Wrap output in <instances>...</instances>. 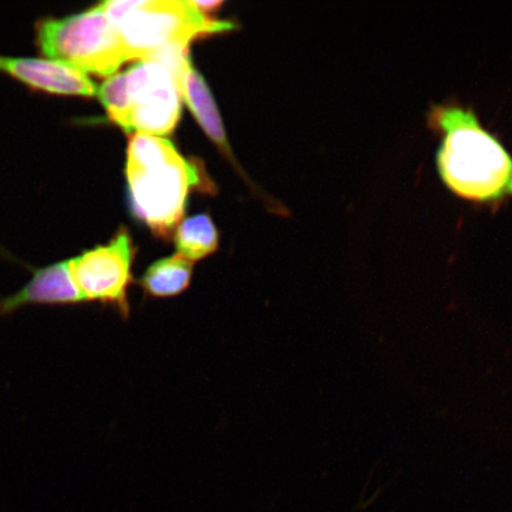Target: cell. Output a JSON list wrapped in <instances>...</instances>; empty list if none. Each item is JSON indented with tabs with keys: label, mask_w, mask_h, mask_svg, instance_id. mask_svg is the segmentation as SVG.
<instances>
[{
	"label": "cell",
	"mask_w": 512,
	"mask_h": 512,
	"mask_svg": "<svg viewBox=\"0 0 512 512\" xmlns=\"http://www.w3.org/2000/svg\"><path fill=\"white\" fill-rule=\"evenodd\" d=\"M201 174L169 140L144 133L131 137L126 176L132 210L158 238L174 232L190 189L203 183Z\"/></svg>",
	"instance_id": "2"
},
{
	"label": "cell",
	"mask_w": 512,
	"mask_h": 512,
	"mask_svg": "<svg viewBox=\"0 0 512 512\" xmlns=\"http://www.w3.org/2000/svg\"><path fill=\"white\" fill-rule=\"evenodd\" d=\"M83 304L69 272L68 260L32 270V277L18 292L0 298V319L28 306H76Z\"/></svg>",
	"instance_id": "9"
},
{
	"label": "cell",
	"mask_w": 512,
	"mask_h": 512,
	"mask_svg": "<svg viewBox=\"0 0 512 512\" xmlns=\"http://www.w3.org/2000/svg\"><path fill=\"white\" fill-rule=\"evenodd\" d=\"M37 47L44 59L85 74L112 76L127 61L117 28L102 4L63 18L37 23Z\"/></svg>",
	"instance_id": "5"
},
{
	"label": "cell",
	"mask_w": 512,
	"mask_h": 512,
	"mask_svg": "<svg viewBox=\"0 0 512 512\" xmlns=\"http://www.w3.org/2000/svg\"><path fill=\"white\" fill-rule=\"evenodd\" d=\"M102 8L117 28L127 61H158L188 50L195 38L234 28L201 14L190 0H113Z\"/></svg>",
	"instance_id": "3"
},
{
	"label": "cell",
	"mask_w": 512,
	"mask_h": 512,
	"mask_svg": "<svg viewBox=\"0 0 512 512\" xmlns=\"http://www.w3.org/2000/svg\"><path fill=\"white\" fill-rule=\"evenodd\" d=\"M136 254L130 233L121 228L106 245L88 249L69 259V272L83 304L112 307L127 319L131 312L128 290L133 283Z\"/></svg>",
	"instance_id": "6"
},
{
	"label": "cell",
	"mask_w": 512,
	"mask_h": 512,
	"mask_svg": "<svg viewBox=\"0 0 512 512\" xmlns=\"http://www.w3.org/2000/svg\"><path fill=\"white\" fill-rule=\"evenodd\" d=\"M430 124L443 134L437 163L448 189L479 203L512 196V158L475 114L458 106H437Z\"/></svg>",
	"instance_id": "1"
},
{
	"label": "cell",
	"mask_w": 512,
	"mask_h": 512,
	"mask_svg": "<svg viewBox=\"0 0 512 512\" xmlns=\"http://www.w3.org/2000/svg\"><path fill=\"white\" fill-rule=\"evenodd\" d=\"M162 63L175 74L181 98L187 102L203 131L213 140L214 144L220 147L224 155L234 160L214 96L202 75L192 66L189 51L172 54L166 57Z\"/></svg>",
	"instance_id": "8"
},
{
	"label": "cell",
	"mask_w": 512,
	"mask_h": 512,
	"mask_svg": "<svg viewBox=\"0 0 512 512\" xmlns=\"http://www.w3.org/2000/svg\"><path fill=\"white\" fill-rule=\"evenodd\" d=\"M194 264L176 254L153 262L139 280L146 297L169 299L181 296L191 285Z\"/></svg>",
	"instance_id": "10"
},
{
	"label": "cell",
	"mask_w": 512,
	"mask_h": 512,
	"mask_svg": "<svg viewBox=\"0 0 512 512\" xmlns=\"http://www.w3.org/2000/svg\"><path fill=\"white\" fill-rule=\"evenodd\" d=\"M175 245L178 254L194 264L217 251L220 235L209 215H195L179 224L175 233Z\"/></svg>",
	"instance_id": "11"
},
{
	"label": "cell",
	"mask_w": 512,
	"mask_h": 512,
	"mask_svg": "<svg viewBox=\"0 0 512 512\" xmlns=\"http://www.w3.org/2000/svg\"><path fill=\"white\" fill-rule=\"evenodd\" d=\"M0 73L38 92L85 98L98 93V87L87 74L44 57L0 55Z\"/></svg>",
	"instance_id": "7"
},
{
	"label": "cell",
	"mask_w": 512,
	"mask_h": 512,
	"mask_svg": "<svg viewBox=\"0 0 512 512\" xmlns=\"http://www.w3.org/2000/svg\"><path fill=\"white\" fill-rule=\"evenodd\" d=\"M192 5L201 12V14L206 15L211 11H215L217 8H220L222 2H216V0H208V2H203V0H196V2H192Z\"/></svg>",
	"instance_id": "12"
},
{
	"label": "cell",
	"mask_w": 512,
	"mask_h": 512,
	"mask_svg": "<svg viewBox=\"0 0 512 512\" xmlns=\"http://www.w3.org/2000/svg\"><path fill=\"white\" fill-rule=\"evenodd\" d=\"M96 96L108 117L126 132L164 136L181 118V93L175 74L164 63L140 61L112 75Z\"/></svg>",
	"instance_id": "4"
}]
</instances>
